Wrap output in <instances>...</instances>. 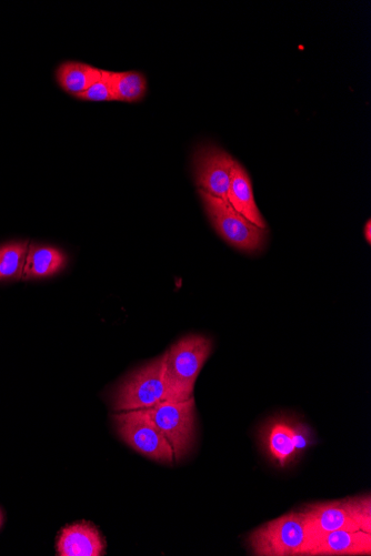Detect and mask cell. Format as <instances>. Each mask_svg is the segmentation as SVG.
I'll return each mask as SVG.
<instances>
[{
    "label": "cell",
    "instance_id": "cell-19",
    "mask_svg": "<svg viewBox=\"0 0 371 556\" xmlns=\"http://www.w3.org/2000/svg\"><path fill=\"white\" fill-rule=\"evenodd\" d=\"M364 234L368 244H370L371 242V221L370 220L367 221V224L364 229Z\"/></svg>",
    "mask_w": 371,
    "mask_h": 556
},
{
    "label": "cell",
    "instance_id": "cell-2",
    "mask_svg": "<svg viewBox=\"0 0 371 556\" xmlns=\"http://www.w3.org/2000/svg\"><path fill=\"white\" fill-rule=\"evenodd\" d=\"M302 512L309 535V552L330 532L346 530L371 533L370 495L310 504Z\"/></svg>",
    "mask_w": 371,
    "mask_h": 556
},
{
    "label": "cell",
    "instance_id": "cell-12",
    "mask_svg": "<svg viewBox=\"0 0 371 556\" xmlns=\"http://www.w3.org/2000/svg\"><path fill=\"white\" fill-rule=\"evenodd\" d=\"M67 264L63 251L49 246H30L25 262L24 280L42 279L55 276Z\"/></svg>",
    "mask_w": 371,
    "mask_h": 556
},
{
    "label": "cell",
    "instance_id": "cell-16",
    "mask_svg": "<svg viewBox=\"0 0 371 556\" xmlns=\"http://www.w3.org/2000/svg\"><path fill=\"white\" fill-rule=\"evenodd\" d=\"M29 244L12 242L0 247V280L22 279Z\"/></svg>",
    "mask_w": 371,
    "mask_h": 556
},
{
    "label": "cell",
    "instance_id": "cell-15",
    "mask_svg": "<svg viewBox=\"0 0 371 556\" xmlns=\"http://www.w3.org/2000/svg\"><path fill=\"white\" fill-rule=\"evenodd\" d=\"M112 84L115 101L137 103L147 93L146 77L138 72H112Z\"/></svg>",
    "mask_w": 371,
    "mask_h": 556
},
{
    "label": "cell",
    "instance_id": "cell-7",
    "mask_svg": "<svg viewBox=\"0 0 371 556\" xmlns=\"http://www.w3.org/2000/svg\"><path fill=\"white\" fill-rule=\"evenodd\" d=\"M146 411L173 448L175 461L187 457L196 438L195 397L186 401H162Z\"/></svg>",
    "mask_w": 371,
    "mask_h": 556
},
{
    "label": "cell",
    "instance_id": "cell-20",
    "mask_svg": "<svg viewBox=\"0 0 371 556\" xmlns=\"http://www.w3.org/2000/svg\"><path fill=\"white\" fill-rule=\"evenodd\" d=\"M3 520H4L3 513L2 511H0V528H2Z\"/></svg>",
    "mask_w": 371,
    "mask_h": 556
},
{
    "label": "cell",
    "instance_id": "cell-5",
    "mask_svg": "<svg viewBox=\"0 0 371 556\" xmlns=\"http://www.w3.org/2000/svg\"><path fill=\"white\" fill-rule=\"evenodd\" d=\"M164 355L128 374L113 392L114 412L146 410L165 401Z\"/></svg>",
    "mask_w": 371,
    "mask_h": 556
},
{
    "label": "cell",
    "instance_id": "cell-1",
    "mask_svg": "<svg viewBox=\"0 0 371 556\" xmlns=\"http://www.w3.org/2000/svg\"><path fill=\"white\" fill-rule=\"evenodd\" d=\"M213 348L212 339L189 335L179 339L164 353L165 401H186L194 397L199 373Z\"/></svg>",
    "mask_w": 371,
    "mask_h": 556
},
{
    "label": "cell",
    "instance_id": "cell-13",
    "mask_svg": "<svg viewBox=\"0 0 371 556\" xmlns=\"http://www.w3.org/2000/svg\"><path fill=\"white\" fill-rule=\"evenodd\" d=\"M102 72L103 69L84 63L66 62L57 69L56 78L66 93L77 97L94 85L102 76Z\"/></svg>",
    "mask_w": 371,
    "mask_h": 556
},
{
    "label": "cell",
    "instance_id": "cell-3",
    "mask_svg": "<svg viewBox=\"0 0 371 556\" xmlns=\"http://www.w3.org/2000/svg\"><path fill=\"white\" fill-rule=\"evenodd\" d=\"M248 544L257 556H307L310 541L303 512L264 524L249 535Z\"/></svg>",
    "mask_w": 371,
    "mask_h": 556
},
{
    "label": "cell",
    "instance_id": "cell-18",
    "mask_svg": "<svg viewBox=\"0 0 371 556\" xmlns=\"http://www.w3.org/2000/svg\"><path fill=\"white\" fill-rule=\"evenodd\" d=\"M290 427H292L293 431L296 456L299 457L309 447L312 434H310V429L304 423L293 421L290 422Z\"/></svg>",
    "mask_w": 371,
    "mask_h": 556
},
{
    "label": "cell",
    "instance_id": "cell-9",
    "mask_svg": "<svg viewBox=\"0 0 371 556\" xmlns=\"http://www.w3.org/2000/svg\"><path fill=\"white\" fill-rule=\"evenodd\" d=\"M57 553L60 556H102L106 553V541L94 524L78 522L60 532Z\"/></svg>",
    "mask_w": 371,
    "mask_h": 556
},
{
    "label": "cell",
    "instance_id": "cell-6",
    "mask_svg": "<svg viewBox=\"0 0 371 556\" xmlns=\"http://www.w3.org/2000/svg\"><path fill=\"white\" fill-rule=\"evenodd\" d=\"M112 419L118 437L128 447L157 463L172 465L175 462L173 448L146 410L115 412Z\"/></svg>",
    "mask_w": 371,
    "mask_h": 556
},
{
    "label": "cell",
    "instance_id": "cell-14",
    "mask_svg": "<svg viewBox=\"0 0 371 556\" xmlns=\"http://www.w3.org/2000/svg\"><path fill=\"white\" fill-rule=\"evenodd\" d=\"M266 442L270 456L280 467H286L297 457L293 431L288 420H276L267 431Z\"/></svg>",
    "mask_w": 371,
    "mask_h": 556
},
{
    "label": "cell",
    "instance_id": "cell-4",
    "mask_svg": "<svg viewBox=\"0 0 371 556\" xmlns=\"http://www.w3.org/2000/svg\"><path fill=\"white\" fill-rule=\"evenodd\" d=\"M207 216L227 244L246 254H256L264 249L268 231L257 227L243 215H240L228 201L198 190Z\"/></svg>",
    "mask_w": 371,
    "mask_h": 556
},
{
    "label": "cell",
    "instance_id": "cell-11",
    "mask_svg": "<svg viewBox=\"0 0 371 556\" xmlns=\"http://www.w3.org/2000/svg\"><path fill=\"white\" fill-rule=\"evenodd\" d=\"M228 202L240 215L259 228L267 229V222L256 205L252 180L245 168L235 161L228 191Z\"/></svg>",
    "mask_w": 371,
    "mask_h": 556
},
{
    "label": "cell",
    "instance_id": "cell-17",
    "mask_svg": "<svg viewBox=\"0 0 371 556\" xmlns=\"http://www.w3.org/2000/svg\"><path fill=\"white\" fill-rule=\"evenodd\" d=\"M77 98L86 101H115L112 72L103 70L102 76L99 77L97 82Z\"/></svg>",
    "mask_w": 371,
    "mask_h": 556
},
{
    "label": "cell",
    "instance_id": "cell-10",
    "mask_svg": "<svg viewBox=\"0 0 371 556\" xmlns=\"http://www.w3.org/2000/svg\"><path fill=\"white\" fill-rule=\"evenodd\" d=\"M371 555V533L338 530L320 539L308 556Z\"/></svg>",
    "mask_w": 371,
    "mask_h": 556
},
{
    "label": "cell",
    "instance_id": "cell-8",
    "mask_svg": "<svg viewBox=\"0 0 371 556\" xmlns=\"http://www.w3.org/2000/svg\"><path fill=\"white\" fill-rule=\"evenodd\" d=\"M232 155L216 146L200 147L194 155V171L199 189L228 201L230 178L235 164Z\"/></svg>",
    "mask_w": 371,
    "mask_h": 556
}]
</instances>
